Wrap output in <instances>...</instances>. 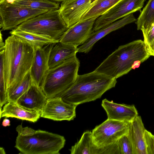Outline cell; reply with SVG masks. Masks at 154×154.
I'll use <instances>...</instances> for the list:
<instances>
[{
	"mask_svg": "<svg viewBox=\"0 0 154 154\" xmlns=\"http://www.w3.org/2000/svg\"><path fill=\"white\" fill-rule=\"evenodd\" d=\"M4 72L7 89L23 79L31 67L35 48L27 42L11 35L5 40Z\"/></svg>",
	"mask_w": 154,
	"mask_h": 154,
	"instance_id": "2",
	"label": "cell"
},
{
	"mask_svg": "<svg viewBox=\"0 0 154 154\" xmlns=\"http://www.w3.org/2000/svg\"><path fill=\"white\" fill-rule=\"evenodd\" d=\"M13 4L47 11L58 9L60 7L59 2L51 0H23L16 2Z\"/></svg>",
	"mask_w": 154,
	"mask_h": 154,
	"instance_id": "25",
	"label": "cell"
},
{
	"mask_svg": "<svg viewBox=\"0 0 154 154\" xmlns=\"http://www.w3.org/2000/svg\"><path fill=\"white\" fill-rule=\"evenodd\" d=\"M122 0H94L87 12L80 21L94 17H98L105 14Z\"/></svg>",
	"mask_w": 154,
	"mask_h": 154,
	"instance_id": "23",
	"label": "cell"
},
{
	"mask_svg": "<svg viewBox=\"0 0 154 154\" xmlns=\"http://www.w3.org/2000/svg\"><path fill=\"white\" fill-rule=\"evenodd\" d=\"M120 154H134L132 144L126 134L121 137L118 140Z\"/></svg>",
	"mask_w": 154,
	"mask_h": 154,
	"instance_id": "27",
	"label": "cell"
},
{
	"mask_svg": "<svg viewBox=\"0 0 154 154\" xmlns=\"http://www.w3.org/2000/svg\"><path fill=\"white\" fill-rule=\"evenodd\" d=\"M150 56L143 40H137L119 46L94 71L117 79L139 67Z\"/></svg>",
	"mask_w": 154,
	"mask_h": 154,
	"instance_id": "1",
	"label": "cell"
},
{
	"mask_svg": "<svg viewBox=\"0 0 154 154\" xmlns=\"http://www.w3.org/2000/svg\"><path fill=\"white\" fill-rule=\"evenodd\" d=\"M5 45V43L3 42L2 35L1 33V32H0V50L1 51L4 49Z\"/></svg>",
	"mask_w": 154,
	"mask_h": 154,
	"instance_id": "30",
	"label": "cell"
},
{
	"mask_svg": "<svg viewBox=\"0 0 154 154\" xmlns=\"http://www.w3.org/2000/svg\"><path fill=\"white\" fill-rule=\"evenodd\" d=\"M97 17L79 21L69 27L59 39L61 42L78 47L85 44L94 32L93 29Z\"/></svg>",
	"mask_w": 154,
	"mask_h": 154,
	"instance_id": "11",
	"label": "cell"
},
{
	"mask_svg": "<svg viewBox=\"0 0 154 154\" xmlns=\"http://www.w3.org/2000/svg\"><path fill=\"white\" fill-rule=\"evenodd\" d=\"M0 153L1 154H5V152L4 149L2 148L1 147L0 148Z\"/></svg>",
	"mask_w": 154,
	"mask_h": 154,
	"instance_id": "32",
	"label": "cell"
},
{
	"mask_svg": "<svg viewBox=\"0 0 154 154\" xmlns=\"http://www.w3.org/2000/svg\"><path fill=\"white\" fill-rule=\"evenodd\" d=\"M130 122L107 119L91 131L92 142L99 147L117 142L121 137L127 133Z\"/></svg>",
	"mask_w": 154,
	"mask_h": 154,
	"instance_id": "8",
	"label": "cell"
},
{
	"mask_svg": "<svg viewBox=\"0 0 154 154\" xmlns=\"http://www.w3.org/2000/svg\"><path fill=\"white\" fill-rule=\"evenodd\" d=\"M55 44L34 48V57L30 71L33 82L41 88L50 69L48 64L49 57L51 50Z\"/></svg>",
	"mask_w": 154,
	"mask_h": 154,
	"instance_id": "12",
	"label": "cell"
},
{
	"mask_svg": "<svg viewBox=\"0 0 154 154\" xmlns=\"http://www.w3.org/2000/svg\"><path fill=\"white\" fill-rule=\"evenodd\" d=\"M51 0V1H54V2H63L66 1V0Z\"/></svg>",
	"mask_w": 154,
	"mask_h": 154,
	"instance_id": "33",
	"label": "cell"
},
{
	"mask_svg": "<svg viewBox=\"0 0 154 154\" xmlns=\"http://www.w3.org/2000/svg\"><path fill=\"white\" fill-rule=\"evenodd\" d=\"M0 111V118H14L35 122L41 117L40 112L26 109L16 103L8 102Z\"/></svg>",
	"mask_w": 154,
	"mask_h": 154,
	"instance_id": "19",
	"label": "cell"
},
{
	"mask_svg": "<svg viewBox=\"0 0 154 154\" xmlns=\"http://www.w3.org/2000/svg\"><path fill=\"white\" fill-rule=\"evenodd\" d=\"M101 106L106 111L107 119L130 122L138 116V112L133 105L119 104L103 99Z\"/></svg>",
	"mask_w": 154,
	"mask_h": 154,
	"instance_id": "16",
	"label": "cell"
},
{
	"mask_svg": "<svg viewBox=\"0 0 154 154\" xmlns=\"http://www.w3.org/2000/svg\"><path fill=\"white\" fill-rule=\"evenodd\" d=\"M47 11L4 2L0 3V28L2 30H13L29 19Z\"/></svg>",
	"mask_w": 154,
	"mask_h": 154,
	"instance_id": "7",
	"label": "cell"
},
{
	"mask_svg": "<svg viewBox=\"0 0 154 154\" xmlns=\"http://www.w3.org/2000/svg\"><path fill=\"white\" fill-rule=\"evenodd\" d=\"M48 99L42 88L33 82L16 103L26 109L41 112Z\"/></svg>",
	"mask_w": 154,
	"mask_h": 154,
	"instance_id": "17",
	"label": "cell"
},
{
	"mask_svg": "<svg viewBox=\"0 0 154 154\" xmlns=\"http://www.w3.org/2000/svg\"><path fill=\"white\" fill-rule=\"evenodd\" d=\"M143 35V41L150 55L154 57V25Z\"/></svg>",
	"mask_w": 154,
	"mask_h": 154,
	"instance_id": "28",
	"label": "cell"
},
{
	"mask_svg": "<svg viewBox=\"0 0 154 154\" xmlns=\"http://www.w3.org/2000/svg\"><path fill=\"white\" fill-rule=\"evenodd\" d=\"M145 0H122L95 20L93 27L95 32L125 16L140 10Z\"/></svg>",
	"mask_w": 154,
	"mask_h": 154,
	"instance_id": "9",
	"label": "cell"
},
{
	"mask_svg": "<svg viewBox=\"0 0 154 154\" xmlns=\"http://www.w3.org/2000/svg\"><path fill=\"white\" fill-rule=\"evenodd\" d=\"M146 130L140 116H137L129 122L126 135L132 144L134 154H147Z\"/></svg>",
	"mask_w": 154,
	"mask_h": 154,
	"instance_id": "18",
	"label": "cell"
},
{
	"mask_svg": "<svg viewBox=\"0 0 154 154\" xmlns=\"http://www.w3.org/2000/svg\"><path fill=\"white\" fill-rule=\"evenodd\" d=\"M77 106L59 97L49 98L41 112V117L55 121L72 120L76 117Z\"/></svg>",
	"mask_w": 154,
	"mask_h": 154,
	"instance_id": "10",
	"label": "cell"
},
{
	"mask_svg": "<svg viewBox=\"0 0 154 154\" xmlns=\"http://www.w3.org/2000/svg\"><path fill=\"white\" fill-rule=\"evenodd\" d=\"M10 125V121L9 119L7 118H5L3 120L2 123V125L3 126H8Z\"/></svg>",
	"mask_w": 154,
	"mask_h": 154,
	"instance_id": "31",
	"label": "cell"
},
{
	"mask_svg": "<svg viewBox=\"0 0 154 154\" xmlns=\"http://www.w3.org/2000/svg\"><path fill=\"white\" fill-rule=\"evenodd\" d=\"M17 29L48 36L59 40L68 28L58 9L48 11L22 23Z\"/></svg>",
	"mask_w": 154,
	"mask_h": 154,
	"instance_id": "6",
	"label": "cell"
},
{
	"mask_svg": "<svg viewBox=\"0 0 154 154\" xmlns=\"http://www.w3.org/2000/svg\"><path fill=\"white\" fill-rule=\"evenodd\" d=\"M10 34L27 42L34 48L43 47L50 44L56 43L59 41V40H54L47 36L17 28L13 29L10 32Z\"/></svg>",
	"mask_w": 154,
	"mask_h": 154,
	"instance_id": "21",
	"label": "cell"
},
{
	"mask_svg": "<svg viewBox=\"0 0 154 154\" xmlns=\"http://www.w3.org/2000/svg\"><path fill=\"white\" fill-rule=\"evenodd\" d=\"M136 23L137 29L144 34L154 25V0H149L141 12Z\"/></svg>",
	"mask_w": 154,
	"mask_h": 154,
	"instance_id": "22",
	"label": "cell"
},
{
	"mask_svg": "<svg viewBox=\"0 0 154 154\" xmlns=\"http://www.w3.org/2000/svg\"><path fill=\"white\" fill-rule=\"evenodd\" d=\"M78 52V47L60 41L55 43L49 55L48 63L49 69L62 63L76 55Z\"/></svg>",
	"mask_w": 154,
	"mask_h": 154,
	"instance_id": "20",
	"label": "cell"
},
{
	"mask_svg": "<svg viewBox=\"0 0 154 154\" xmlns=\"http://www.w3.org/2000/svg\"><path fill=\"white\" fill-rule=\"evenodd\" d=\"M18 133L15 147L23 154H59L66 142L62 135L40 130H35L22 125L16 128Z\"/></svg>",
	"mask_w": 154,
	"mask_h": 154,
	"instance_id": "4",
	"label": "cell"
},
{
	"mask_svg": "<svg viewBox=\"0 0 154 154\" xmlns=\"http://www.w3.org/2000/svg\"><path fill=\"white\" fill-rule=\"evenodd\" d=\"M5 0H0V3L3 2Z\"/></svg>",
	"mask_w": 154,
	"mask_h": 154,
	"instance_id": "34",
	"label": "cell"
},
{
	"mask_svg": "<svg viewBox=\"0 0 154 154\" xmlns=\"http://www.w3.org/2000/svg\"><path fill=\"white\" fill-rule=\"evenodd\" d=\"M0 106L2 107L8 102L7 89L5 84L4 72V50L0 52Z\"/></svg>",
	"mask_w": 154,
	"mask_h": 154,
	"instance_id": "26",
	"label": "cell"
},
{
	"mask_svg": "<svg viewBox=\"0 0 154 154\" xmlns=\"http://www.w3.org/2000/svg\"><path fill=\"white\" fill-rule=\"evenodd\" d=\"M136 20V19L133 13L121 19L116 21L97 31L94 32L87 41L83 45L78 47V52L88 53L92 49L94 44L106 35Z\"/></svg>",
	"mask_w": 154,
	"mask_h": 154,
	"instance_id": "15",
	"label": "cell"
},
{
	"mask_svg": "<svg viewBox=\"0 0 154 154\" xmlns=\"http://www.w3.org/2000/svg\"><path fill=\"white\" fill-rule=\"evenodd\" d=\"M116 79L93 72L78 75L73 84L60 95L65 102L76 106L100 98L106 92L115 87Z\"/></svg>",
	"mask_w": 154,
	"mask_h": 154,
	"instance_id": "3",
	"label": "cell"
},
{
	"mask_svg": "<svg viewBox=\"0 0 154 154\" xmlns=\"http://www.w3.org/2000/svg\"><path fill=\"white\" fill-rule=\"evenodd\" d=\"M80 64L75 55L49 69L42 88L48 98L59 96L73 84Z\"/></svg>",
	"mask_w": 154,
	"mask_h": 154,
	"instance_id": "5",
	"label": "cell"
},
{
	"mask_svg": "<svg viewBox=\"0 0 154 154\" xmlns=\"http://www.w3.org/2000/svg\"><path fill=\"white\" fill-rule=\"evenodd\" d=\"M33 83L29 70L20 82L8 89V102L16 103L18 99L27 90Z\"/></svg>",
	"mask_w": 154,
	"mask_h": 154,
	"instance_id": "24",
	"label": "cell"
},
{
	"mask_svg": "<svg viewBox=\"0 0 154 154\" xmlns=\"http://www.w3.org/2000/svg\"><path fill=\"white\" fill-rule=\"evenodd\" d=\"M21 0H16V2H17V1H21Z\"/></svg>",
	"mask_w": 154,
	"mask_h": 154,
	"instance_id": "35",
	"label": "cell"
},
{
	"mask_svg": "<svg viewBox=\"0 0 154 154\" xmlns=\"http://www.w3.org/2000/svg\"><path fill=\"white\" fill-rule=\"evenodd\" d=\"M92 3V0H66L62 2L59 10L68 28L80 20Z\"/></svg>",
	"mask_w": 154,
	"mask_h": 154,
	"instance_id": "13",
	"label": "cell"
},
{
	"mask_svg": "<svg viewBox=\"0 0 154 154\" xmlns=\"http://www.w3.org/2000/svg\"><path fill=\"white\" fill-rule=\"evenodd\" d=\"M145 136L147 154H154V135L146 129Z\"/></svg>",
	"mask_w": 154,
	"mask_h": 154,
	"instance_id": "29",
	"label": "cell"
},
{
	"mask_svg": "<svg viewBox=\"0 0 154 154\" xmlns=\"http://www.w3.org/2000/svg\"><path fill=\"white\" fill-rule=\"evenodd\" d=\"M91 131H86L81 138L70 149L71 154H120L118 142L106 146L99 147L92 142Z\"/></svg>",
	"mask_w": 154,
	"mask_h": 154,
	"instance_id": "14",
	"label": "cell"
}]
</instances>
